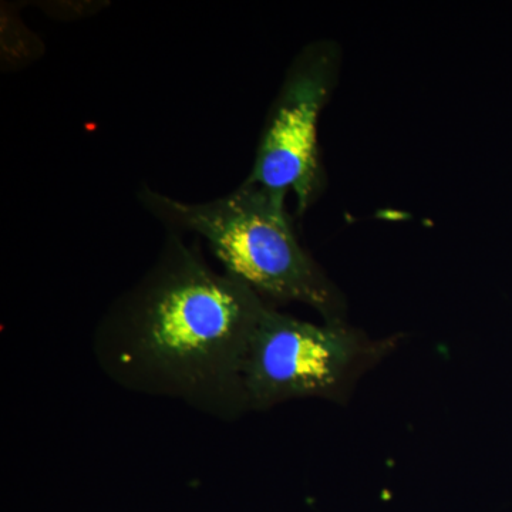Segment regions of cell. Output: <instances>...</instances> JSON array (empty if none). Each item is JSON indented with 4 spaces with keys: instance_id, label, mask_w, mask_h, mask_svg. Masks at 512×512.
<instances>
[{
    "instance_id": "obj_1",
    "label": "cell",
    "mask_w": 512,
    "mask_h": 512,
    "mask_svg": "<svg viewBox=\"0 0 512 512\" xmlns=\"http://www.w3.org/2000/svg\"><path fill=\"white\" fill-rule=\"evenodd\" d=\"M268 306L170 232L147 274L101 319L94 352L101 369L128 390L237 419L248 412L245 363Z\"/></svg>"
},
{
    "instance_id": "obj_2",
    "label": "cell",
    "mask_w": 512,
    "mask_h": 512,
    "mask_svg": "<svg viewBox=\"0 0 512 512\" xmlns=\"http://www.w3.org/2000/svg\"><path fill=\"white\" fill-rule=\"evenodd\" d=\"M138 200L170 232L204 239L224 272L264 301L301 303L326 322L343 320L342 293L303 248L284 192L244 181L205 202L175 200L148 187Z\"/></svg>"
},
{
    "instance_id": "obj_3",
    "label": "cell",
    "mask_w": 512,
    "mask_h": 512,
    "mask_svg": "<svg viewBox=\"0 0 512 512\" xmlns=\"http://www.w3.org/2000/svg\"><path fill=\"white\" fill-rule=\"evenodd\" d=\"M382 349L383 343L373 345L343 320L318 325L269 305L245 363L247 410L306 397H338Z\"/></svg>"
},
{
    "instance_id": "obj_4",
    "label": "cell",
    "mask_w": 512,
    "mask_h": 512,
    "mask_svg": "<svg viewBox=\"0 0 512 512\" xmlns=\"http://www.w3.org/2000/svg\"><path fill=\"white\" fill-rule=\"evenodd\" d=\"M342 50L313 40L293 57L269 107L245 183L292 195L302 217L319 200L326 173L319 148L320 114L338 86Z\"/></svg>"
}]
</instances>
